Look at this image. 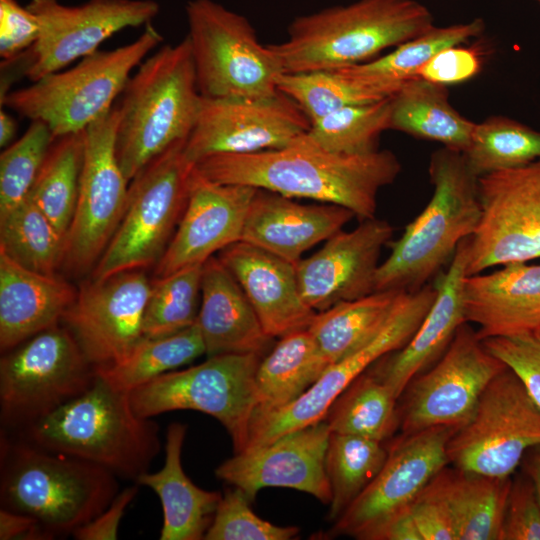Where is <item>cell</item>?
I'll return each instance as SVG.
<instances>
[{"mask_svg":"<svg viewBox=\"0 0 540 540\" xmlns=\"http://www.w3.org/2000/svg\"><path fill=\"white\" fill-rule=\"evenodd\" d=\"M209 180L247 185L290 198L335 204L361 221L375 217L379 191L401 172L390 150L339 154L301 135L288 146L250 154H217L195 164Z\"/></svg>","mask_w":540,"mask_h":540,"instance_id":"cell-1","label":"cell"},{"mask_svg":"<svg viewBox=\"0 0 540 540\" xmlns=\"http://www.w3.org/2000/svg\"><path fill=\"white\" fill-rule=\"evenodd\" d=\"M10 433L134 483L149 471L161 450L158 424L134 411L130 392L115 388L98 373L83 394Z\"/></svg>","mask_w":540,"mask_h":540,"instance_id":"cell-2","label":"cell"},{"mask_svg":"<svg viewBox=\"0 0 540 540\" xmlns=\"http://www.w3.org/2000/svg\"><path fill=\"white\" fill-rule=\"evenodd\" d=\"M118 479L101 466L1 430L0 506L34 518L51 539L72 536L103 512L120 491Z\"/></svg>","mask_w":540,"mask_h":540,"instance_id":"cell-3","label":"cell"},{"mask_svg":"<svg viewBox=\"0 0 540 540\" xmlns=\"http://www.w3.org/2000/svg\"><path fill=\"white\" fill-rule=\"evenodd\" d=\"M433 26L432 12L417 0H356L294 18L287 38L269 46L284 73L336 70L369 62Z\"/></svg>","mask_w":540,"mask_h":540,"instance_id":"cell-4","label":"cell"},{"mask_svg":"<svg viewBox=\"0 0 540 540\" xmlns=\"http://www.w3.org/2000/svg\"><path fill=\"white\" fill-rule=\"evenodd\" d=\"M428 173L432 197L391 244L390 254L377 269L375 291L414 292L429 284L479 225L478 177L464 154L440 148L430 157Z\"/></svg>","mask_w":540,"mask_h":540,"instance_id":"cell-5","label":"cell"},{"mask_svg":"<svg viewBox=\"0 0 540 540\" xmlns=\"http://www.w3.org/2000/svg\"><path fill=\"white\" fill-rule=\"evenodd\" d=\"M201 97L187 37L163 45L141 62L117 105L116 155L128 181L172 145L187 140Z\"/></svg>","mask_w":540,"mask_h":540,"instance_id":"cell-6","label":"cell"},{"mask_svg":"<svg viewBox=\"0 0 540 540\" xmlns=\"http://www.w3.org/2000/svg\"><path fill=\"white\" fill-rule=\"evenodd\" d=\"M162 41L163 36L150 22L131 43L97 50L72 68L8 91L0 97L1 107L31 121L44 122L55 138L83 132L114 106L132 70Z\"/></svg>","mask_w":540,"mask_h":540,"instance_id":"cell-7","label":"cell"},{"mask_svg":"<svg viewBox=\"0 0 540 540\" xmlns=\"http://www.w3.org/2000/svg\"><path fill=\"white\" fill-rule=\"evenodd\" d=\"M185 12L202 97L259 98L278 92L281 62L269 44L259 42L244 15L214 0H190Z\"/></svg>","mask_w":540,"mask_h":540,"instance_id":"cell-8","label":"cell"},{"mask_svg":"<svg viewBox=\"0 0 540 540\" xmlns=\"http://www.w3.org/2000/svg\"><path fill=\"white\" fill-rule=\"evenodd\" d=\"M180 141L150 161L131 181L123 218L93 269L92 279L156 265L185 210L195 165Z\"/></svg>","mask_w":540,"mask_h":540,"instance_id":"cell-9","label":"cell"},{"mask_svg":"<svg viewBox=\"0 0 540 540\" xmlns=\"http://www.w3.org/2000/svg\"><path fill=\"white\" fill-rule=\"evenodd\" d=\"M3 353L0 418L2 430L8 432L23 429L83 394L97 376L62 322Z\"/></svg>","mask_w":540,"mask_h":540,"instance_id":"cell-10","label":"cell"},{"mask_svg":"<svg viewBox=\"0 0 540 540\" xmlns=\"http://www.w3.org/2000/svg\"><path fill=\"white\" fill-rule=\"evenodd\" d=\"M263 356L219 354L167 372L130 391L134 411L152 418L174 410H196L216 418L232 439L235 453L245 449L258 408L256 372Z\"/></svg>","mask_w":540,"mask_h":540,"instance_id":"cell-11","label":"cell"},{"mask_svg":"<svg viewBox=\"0 0 540 540\" xmlns=\"http://www.w3.org/2000/svg\"><path fill=\"white\" fill-rule=\"evenodd\" d=\"M540 444V408L506 367L487 385L471 418L450 437L448 462L493 477H511L526 452Z\"/></svg>","mask_w":540,"mask_h":540,"instance_id":"cell-12","label":"cell"},{"mask_svg":"<svg viewBox=\"0 0 540 540\" xmlns=\"http://www.w3.org/2000/svg\"><path fill=\"white\" fill-rule=\"evenodd\" d=\"M118 106L84 131V158L63 266L73 274L94 269L115 234L128 201V180L116 155Z\"/></svg>","mask_w":540,"mask_h":540,"instance_id":"cell-13","label":"cell"},{"mask_svg":"<svg viewBox=\"0 0 540 540\" xmlns=\"http://www.w3.org/2000/svg\"><path fill=\"white\" fill-rule=\"evenodd\" d=\"M506 367L468 323L462 324L442 356L405 389L399 411L403 435L437 426L459 429L487 385Z\"/></svg>","mask_w":540,"mask_h":540,"instance_id":"cell-14","label":"cell"},{"mask_svg":"<svg viewBox=\"0 0 540 540\" xmlns=\"http://www.w3.org/2000/svg\"><path fill=\"white\" fill-rule=\"evenodd\" d=\"M26 7L39 21V37L11 60L16 66L7 63L18 67L31 82L96 52L123 29L150 23L160 10L154 0H89L75 6L58 0H30Z\"/></svg>","mask_w":540,"mask_h":540,"instance_id":"cell-15","label":"cell"},{"mask_svg":"<svg viewBox=\"0 0 540 540\" xmlns=\"http://www.w3.org/2000/svg\"><path fill=\"white\" fill-rule=\"evenodd\" d=\"M482 215L468 238L467 275L540 258V159L478 178Z\"/></svg>","mask_w":540,"mask_h":540,"instance_id":"cell-16","label":"cell"},{"mask_svg":"<svg viewBox=\"0 0 540 540\" xmlns=\"http://www.w3.org/2000/svg\"><path fill=\"white\" fill-rule=\"evenodd\" d=\"M301 108L278 90L267 97H201L194 127L184 145L196 164L217 154H250L288 146L310 129Z\"/></svg>","mask_w":540,"mask_h":540,"instance_id":"cell-17","label":"cell"},{"mask_svg":"<svg viewBox=\"0 0 540 540\" xmlns=\"http://www.w3.org/2000/svg\"><path fill=\"white\" fill-rule=\"evenodd\" d=\"M457 429L428 428L403 435L388 449L387 459L370 484L335 521L332 535L369 540L396 513L409 508L447 464V444Z\"/></svg>","mask_w":540,"mask_h":540,"instance_id":"cell-18","label":"cell"},{"mask_svg":"<svg viewBox=\"0 0 540 540\" xmlns=\"http://www.w3.org/2000/svg\"><path fill=\"white\" fill-rule=\"evenodd\" d=\"M151 281L144 269L92 279L77 291L61 322L95 368L122 360L143 337Z\"/></svg>","mask_w":540,"mask_h":540,"instance_id":"cell-19","label":"cell"},{"mask_svg":"<svg viewBox=\"0 0 540 540\" xmlns=\"http://www.w3.org/2000/svg\"><path fill=\"white\" fill-rule=\"evenodd\" d=\"M331 429L325 419L285 433L275 440L235 453L215 475L240 488L252 502L265 487L296 489L330 504L325 456Z\"/></svg>","mask_w":540,"mask_h":540,"instance_id":"cell-20","label":"cell"},{"mask_svg":"<svg viewBox=\"0 0 540 540\" xmlns=\"http://www.w3.org/2000/svg\"><path fill=\"white\" fill-rule=\"evenodd\" d=\"M394 228L376 217L362 220L351 231L332 235L313 255L295 263L304 301L316 312L375 291L382 248Z\"/></svg>","mask_w":540,"mask_h":540,"instance_id":"cell-21","label":"cell"},{"mask_svg":"<svg viewBox=\"0 0 540 540\" xmlns=\"http://www.w3.org/2000/svg\"><path fill=\"white\" fill-rule=\"evenodd\" d=\"M257 188L218 183L192 172L188 201L162 257L155 277L195 265L241 240L245 219Z\"/></svg>","mask_w":540,"mask_h":540,"instance_id":"cell-22","label":"cell"},{"mask_svg":"<svg viewBox=\"0 0 540 540\" xmlns=\"http://www.w3.org/2000/svg\"><path fill=\"white\" fill-rule=\"evenodd\" d=\"M467 260L468 238L459 244L446 271L437 276L435 300L413 336L402 348L385 355L368 369L397 398L416 376L442 356L458 328L466 323L463 282Z\"/></svg>","mask_w":540,"mask_h":540,"instance_id":"cell-23","label":"cell"},{"mask_svg":"<svg viewBox=\"0 0 540 540\" xmlns=\"http://www.w3.org/2000/svg\"><path fill=\"white\" fill-rule=\"evenodd\" d=\"M271 338L307 329L315 314L303 299L295 264L244 241L218 253Z\"/></svg>","mask_w":540,"mask_h":540,"instance_id":"cell-24","label":"cell"},{"mask_svg":"<svg viewBox=\"0 0 540 540\" xmlns=\"http://www.w3.org/2000/svg\"><path fill=\"white\" fill-rule=\"evenodd\" d=\"M354 216L339 205L301 204L293 198L257 189L240 241L295 264L307 250L342 230Z\"/></svg>","mask_w":540,"mask_h":540,"instance_id":"cell-25","label":"cell"},{"mask_svg":"<svg viewBox=\"0 0 540 540\" xmlns=\"http://www.w3.org/2000/svg\"><path fill=\"white\" fill-rule=\"evenodd\" d=\"M466 323L479 326L480 339L540 330V264L514 262L463 282Z\"/></svg>","mask_w":540,"mask_h":540,"instance_id":"cell-26","label":"cell"},{"mask_svg":"<svg viewBox=\"0 0 540 540\" xmlns=\"http://www.w3.org/2000/svg\"><path fill=\"white\" fill-rule=\"evenodd\" d=\"M196 323L205 355H264L273 338L264 331L244 291L217 256L203 264Z\"/></svg>","mask_w":540,"mask_h":540,"instance_id":"cell-27","label":"cell"},{"mask_svg":"<svg viewBox=\"0 0 540 540\" xmlns=\"http://www.w3.org/2000/svg\"><path fill=\"white\" fill-rule=\"evenodd\" d=\"M76 294L64 279L31 271L0 250L1 351L60 323Z\"/></svg>","mask_w":540,"mask_h":540,"instance_id":"cell-28","label":"cell"},{"mask_svg":"<svg viewBox=\"0 0 540 540\" xmlns=\"http://www.w3.org/2000/svg\"><path fill=\"white\" fill-rule=\"evenodd\" d=\"M187 425L171 423L165 436V459L156 472L141 475L137 484L152 489L160 499L163 524L160 540H200L212 523L222 494L196 486L185 474L181 454Z\"/></svg>","mask_w":540,"mask_h":540,"instance_id":"cell-29","label":"cell"},{"mask_svg":"<svg viewBox=\"0 0 540 540\" xmlns=\"http://www.w3.org/2000/svg\"><path fill=\"white\" fill-rule=\"evenodd\" d=\"M511 482L445 466L427 487L448 507L458 540H499Z\"/></svg>","mask_w":540,"mask_h":540,"instance_id":"cell-30","label":"cell"},{"mask_svg":"<svg viewBox=\"0 0 540 540\" xmlns=\"http://www.w3.org/2000/svg\"><path fill=\"white\" fill-rule=\"evenodd\" d=\"M475 126L452 106L446 86L414 77L391 96V130L465 153Z\"/></svg>","mask_w":540,"mask_h":540,"instance_id":"cell-31","label":"cell"},{"mask_svg":"<svg viewBox=\"0 0 540 540\" xmlns=\"http://www.w3.org/2000/svg\"><path fill=\"white\" fill-rule=\"evenodd\" d=\"M330 365L308 329L281 337L258 365L255 381L259 405L254 414L278 410L291 404Z\"/></svg>","mask_w":540,"mask_h":540,"instance_id":"cell-32","label":"cell"},{"mask_svg":"<svg viewBox=\"0 0 540 540\" xmlns=\"http://www.w3.org/2000/svg\"><path fill=\"white\" fill-rule=\"evenodd\" d=\"M403 291H374L317 312L307 328L331 364L371 341L386 325Z\"/></svg>","mask_w":540,"mask_h":540,"instance_id":"cell-33","label":"cell"},{"mask_svg":"<svg viewBox=\"0 0 540 540\" xmlns=\"http://www.w3.org/2000/svg\"><path fill=\"white\" fill-rule=\"evenodd\" d=\"M484 30L485 23L481 18L448 26H433L385 55L341 69L363 80L399 89L404 82L417 77L419 69L435 55L446 48L468 43L481 36Z\"/></svg>","mask_w":540,"mask_h":540,"instance_id":"cell-34","label":"cell"},{"mask_svg":"<svg viewBox=\"0 0 540 540\" xmlns=\"http://www.w3.org/2000/svg\"><path fill=\"white\" fill-rule=\"evenodd\" d=\"M277 88L292 99L311 122L343 107L376 102L398 91L360 79L343 69L283 73Z\"/></svg>","mask_w":540,"mask_h":540,"instance_id":"cell-35","label":"cell"},{"mask_svg":"<svg viewBox=\"0 0 540 540\" xmlns=\"http://www.w3.org/2000/svg\"><path fill=\"white\" fill-rule=\"evenodd\" d=\"M397 400L389 386L367 370L334 401L324 419L331 432L383 442L400 426Z\"/></svg>","mask_w":540,"mask_h":540,"instance_id":"cell-36","label":"cell"},{"mask_svg":"<svg viewBox=\"0 0 540 540\" xmlns=\"http://www.w3.org/2000/svg\"><path fill=\"white\" fill-rule=\"evenodd\" d=\"M203 354L205 346L195 323L171 335L142 337L122 360L96 371L115 388L130 392Z\"/></svg>","mask_w":540,"mask_h":540,"instance_id":"cell-37","label":"cell"},{"mask_svg":"<svg viewBox=\"0 0 540 540\" xmlns=\"http://www.w3.org/2000/svg\"><path fill=\"white\" fill-rule=\"evenodd\" d=\"M83 158V132L56 137L29 193L65 240L76 210Z\"/></svg>","mask_w":540,"mask_h":540,"instance_id":"cell-38","label":"cell"},{"mask_svg":"<svg viewBox=\"0 0 540 540\" xmlns=\"http://www.w3.org/2000/svg\"><path fill=\"white\" fill-rule=\"evenodd\" d=\"M0 250L31 271L55 275L63 265L65 237L28 195L0 214Z\"/></svg>","mask_w":540,"mask_h":540,"instance_id":"cell-39","label":"cell"},{"mask_svg":"<svg viewBox=\"0 0 540 540\" xmlns=\"http://www.w3.org/2000/svg\"><path fill=\"white\" fill-rule=\"evenodd\" d=\"M387 455L383 442L331 432L325 456L331 521H336L376 477Z\"/></svg>","mask_w":540,"mask_h":540,"instance_id":"cell-40","label":"cell"},{"mask_svg":"<svg viewBox=\"0 0 540 540\" xmlns=\"http://www.w3.org/2000/svg\"><path fill=\"white\" fill-rule=\"evenodd\" d=\"M463 154L478 178L522 167L540 159V132L510 118L492 116L476 123Z\"/></svg>","mask_w":540,"mask_h":540,"instance_id":"cell-41","label":"cell"},{"mask_svg":"<svg viewBox=\"0 0 540 540\" xmlns=\"http://www.w3.org/2000/svg\"><path fill=\"white\" fill-rule=\"evenodd\" d=\"M203 264L151 280L142 335L156 338L177 333L196 323Z\"/></svg>","mask_w":540,"mask_h":540,"instance_id":"cell-42","label":"cell"},{"mask_svg":"<svg viewBox=\"0 0 540 540\" xmlns=\"http://www.w3.org/2000/svg\"><path fill=\"white\" fill-rule=\"evenodd\" d=\"M391 97L346 106L313 122L309 137L321 148L339 154L378 150L381 134L390 129Z\"/></svg>","mask_w":540,"mask_h":540,"instance_id":"cell-43","label":"cell"},{"mask_svg":"<svg viewBox=\"0 0 540 540\" xmlns=\"http://www.w3.org/2000/svg\"><path fill=\"white\" fill-rule=\"evenodd\" d=\"M55 137L42 121L34 120L17 141L0 155V214L26 199Z\"/></svg>","mask_w":540,"mask_h":540,"instance_id":"cell-44","label":"cell"},{"mask_svg":"<svg viewBox=\"0 0 540 540\" xmlns=\"http://www.w3.org/2000/svg\"><path fill=\"white\" fill-rule=\"evenodd\" d=\"M251 501L238 487L226 489L218 503L205 540H289L299 533L296 526H276L258 517Z\"/></svg>","mask_w":540,"mask_h":540,"instance_id":"cell-45","label":"cell"},{"mask_svg":"<svg viewBox=\"0 0 540 540\" xmlns=\"http://www.w3.org/2000/svg\"><path fill=\"white\" fill-rule=\"evenodd\" d=\"M486 348L522 381L540 408V337L536 333L483 339Z\"/></svg>","mask_w":540,"mask_h":540,"instance_id":"cell-46","label":"cell"},{"mask_svg":"<svg viewBox=\"0 0 540 540\" xmlns=\"http://www.w3.org/2000/svg\"><path fill=\"white\" fill-rule=\"evenodd\" d=\"M499 540H540V500L526 474L511 482Z\"/></svg>","mask_w":540,"mask_h":540,"instance_id":"cell-47","label":"cell"},{"mask_svg":"<svg viewBox=\"0 0 540 540\" xmlns=\"http://www.w3.org/2000/svg\"><path fill=\"white\" fill-rule=\"evenodd\" d=\"M480 47L455 45L435 55L417 72V77L449 86L468 81L479 74L483 66Z\"/></svg>","mask_w":540,"mask_h":540,"instance_id":"cell-48","label":"cell"},{"mask_svg":"<svg viewBox=\"0 0 540 540\" xmlns=\"http://www.w3.org/2000/svg\"><path fill=\"white\" fill-rule=\"evenodd\" d=\"M40 25L36 15L17 0H0V56L16 59L37 41Z\"/></svg>","mask_w":540,"mask_h":540,"instance_id":"cell-49","label":"cell"},{"mask_svg":"<svg viewBox=\"0 0 540 540\" xmlns=\"http://www.w3.org/2000/svg\"><path fill=\"white\" fill-rule=\"evenodd\" d=\"M410 509L422 540H458L448 507L427 486Z\"/></svg>","mask_w":540,"mask_h":540,"instance_id":"cell-50","label":"cell"},{"mask_svg":"<svg viewBox=\"0 0 540 540\" xmlns=\"http://www.w3.org/2000/svg\"><path fill=\"white\" fill-rule=\"evenodd\" d=\"M139 491V485L131 486L118 492L110 505L87 524L78 528L72 534L77 540H115L121 519Z\"/></svg>","mask_w":540,"mask_h":540,"instance_id":"cell-51","label":"cell"},{"mask_svg":"<svg viewBox=\"0 0 540 540\" xmlns=\"http://www.w3.org/2000/svg\"><path fill=\"white\" fill-rule=\"evenodd\" d=\"M0 539L51 540L37 520L5 508L0 509Z\"/></svg>","mask_w":540,"mask_h":540,"instance_id":"cell-52","label":"cell"},{"mask_svg":"<svg viewBox=\"0 0 540 540\" xmlns=\"http://www.w3.org/2000/svg\"><path fill=\"white\" fill-rule=\"evenodd\" d=\"M410 507L386 520L370 535L369 540H422Z\"/></svg>","mask_w":540,"mask_h":540,"instance_id":"cell-53","label":"cell"},{"mask_svg":"<svg viewBox=\"0 0 540 540\" xmlns=\"http://www.w3.org/2000/svg\"><path fill=\"white\" fill-rule=\"evenodd\" d=\"M525 474L532 480L540 500V444L530 448L523 457Z\"/></svg>","mask_w":540,"mask_h":540,"instance_id":"cell-54","label":"cell"},{"mask_svg":"<svg viewBox=\"0 0 540 540\" xmlns=\"http://www.w3.org/2000/svg\"><path fill=\"white\" fill-rule=\"evenodd\" d=\"M17 131L15 119L2 107L0 109V146L6 148L14 139Z\"/></svg>","mask_w":540,"mask_h":540,"instance_id":"cell-55","label":"cell"},{"mask_svg":"<svg viewBox=\"0 0 540 540\" xmlns=\"http://www.w3.org/2000/svg\"><path fill=\"white\" fill-rule=\"evenodd\" d=\"M536 334L540 337V330Z\"/></svg>","mask_w":540,"mask_h":540,"instance_id":"cell-56","label":"cell"},{"mask_svg":"<svg viewBox=\"0 0 540 540\" xmlns=\"http://www.w3.org/2000/svg\"><path fill=\"white\" fill-rule=\"evenodd\" d=\"M534 1H536V2H538L540 4V0H534Z\"/></svg>","mask_w":540,"mask_h":540,"instance_id":"cell-57","label":"cell"}]
</instances>
